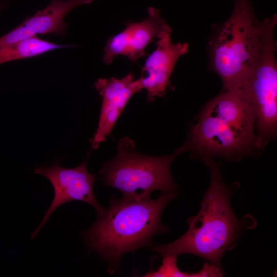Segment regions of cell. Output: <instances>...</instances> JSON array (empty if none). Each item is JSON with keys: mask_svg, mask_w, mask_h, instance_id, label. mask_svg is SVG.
Masks as SVG:
<instances>
[{"mask_svg": "<svg viewBox=\"0 0 277 277\" xmlns=\"http://www.w3.org/2000/svg\"><path fill=\"white\" fill-rule=\"evenodd\" d=\"M94 0H51L47 7L37 11L21 24L35 35L52 33L58 36L66 33L65 17L74 8L92 3Z\"/></svg>", "mask_w": 277, "mask_h": 277, "instance_id": "cell-11", "label": "cell"}, {"mask_svg": "<svg viewBox=\"0 0 277 277\" xmlns=\"http://www.w3.org/2000/svg\"><path fill=\"white\" fill-rule=\"evenodd\" d=\"M204 163L209 171L210 183L198 213L187 219V231L172 242L151 245L148 249L162 257L195 255L222 268L221 261L225 252L232 250L243 232L254 228L257 223L250 214L238 218L231 208V199L239 183L224 182L219 163L214 160Z\"/></svg>", "mask_w": 277, "mask_h": 277, "instance_id": "cell-1", "label": "cell"}, {"mask_svg": "<svg viewBox=\"0 0 277 277\" xmlns=\"http://www.w3.org/2000/svg\"><path fill=\"white\" fill-rule=\"evenodd\" d=\"M3 6H4V5H3V3L0 2V11L2 9Z\"/></svg>", "mask_w": 277, "mask_h": 277, "instance_id": "cell-14", "label": "cell"}, {"mask_svg": "<svg viewBox=\"0 0 277 277\" xmlns=\"http://www.w3.org/2000/svg\"><path fill=\"white\" fill-rule=\"evenodd\" d=\"M260 150L253 110L235 89L223 91L205 105L185 143L173 154L189 152L203 162L217 157L240 161Z\"/></svg>", "mask_w": 277, "mask_h": 277, "instance_id": "cell-2", "label": "cell"}, {"mask_svg": "<svg viewBox=\"0 0 277 277\" xmlns=\"http://www.w3.org/2000/svg\"><path fill=\"white\" fill-rule=\"evenodd\" d=\"M117 149L115 156L103 164L99 174L103 184L118 190L122 199H149L155 190L176 192L177 185L171 171L176 157L173 153L156 156L142 154L128 136L119 140Z\"/></svg>", "mask_w": 277, "mask_h": 277, "instance_id": "cell-5", "label": "cell"}, {"mask_svg": "<svg viewBox=\"0 0 277 277\" xmlns=\"http://www.w3.org/2000/svg\"><path fill=\"white\" fill-rule=\"evenodd\" d=\"M34 173L49 180L53 186L54 195L42 221L31 234L32 239L37 235L53 212L66 203L74 201L85 202L95 209L97 215L104 211L105 209L98 203L94 194L96 176L88 170L87 161L73 168L63 167L58 164L49 167H39L34 169Z\"/></svg>", "mask_w": 277, "mask_h": 277, "instance_id": "cell-7", "label": "cell"}, {"mask_svg": "<svg viewBox=\"0 0 277 277\" xmlns=\"http://www.w3.org/2000/svg\"><path fill=\"white\" fill-rule=\"evenodd\" d=\"M232 13L213 27L208 42L209 64L220 77L223 91L237 89L254 69L261 55L260 21L249 0H234Z\"/></svg>", "mask_w": 277, "mask_h": 277, "instance_id": "cell-4", "label": "cell"}, {"mask_svg": "<svg viewBox=\"0 0 277 277\" xmlns=\"http://www.w3.org/2000/svg\"><path fill=\"white\" fill-rule=\"evenodd\" d=\"M147 13L141 21L126 24L122 31L108 39L104 48L105 64H110L118 56L135 63L146 55L145 49L150 43L163 32L172 30L159 9L149 7Z\"/></svg>", "mask_w": 277, "mask_h": 277, "instance_id": "cell-8", "label": "cell"}, {"mask_svg": "<svg viewBox=\"0 0 277 277\" xmlns=\"http://www.w3.org/2000/svg\"><path fill=\"white\" fill-rule=\"evenodd\" d=\"M161 265L154 271H149L144 276H185L201 277L211 276L212 270L205 264L202 269L195 273H187L181 271L177 266L176 256L173 255L163 257Z\"/></svg>", "mask_w": 277, "mask_h": 277, "instance_id": "cell-13", "label": "cell"}, {"mask_svg": "<svg viewBox=\"0 0 277 277\" xmlns=\"http://www.w3.org/2000/svg\"><path fill=\"white\" fill-rule=\"evenodd\" d=\"M72 45H59L32 36L0 47V65L24 58L37 56L52 50Z\"/></svg>", "mask_w": 277, "mask_h": 277, "instance_id": "cell-12", "label": "cell"}, {"mask_svg": "<svg viewBox=\"0 0 277 277\" xmlns=\"http://www.w3.org/2000/svg\"><path fill=\"white\" fill-rule=\"evenodd\" d=\"M177 195L176 192L161 193L156 199L142 200L111 197L109 207L82 232L88 250L107 263L110 273L117 272L124 254L152 245L154 236L168 231L162 223V215Z\"/></svg>", "mask_w": 277, "mask_h": 277, "instance_id": "cell-3", "label": "cell"}, {"mask_svg": "<svg viewBox=\"0 0 277 277\" xmlns=\"http://www.w3.org/2000/svg\"><path fill=\"white\" fill-rule=\"evenodd\" d=\"M102 98L97 127L90 141L97 149L111 134L117 121L131 97L143 90L139 78L129 73L121 78H100L94 83Z\"/></svg>", "mask_w": 277, "mask_h": 277, "instance_id": "cell-9", "label": "cell"}, {"mask_svg": "<svg viewBox=\"0 0 277 277\" xmlns=\"http://www.w3.org/2000/svg\"><path fill=\"white\" fill-rule=\"evenodd\" d=\"M171 32L167 31L160 35L155 49L148 56L142 67L139 79L142 89L147 92L148 102L165 95L177 61L188 52V43L173 42Z\"/></svg>", "mask_w": 277, "mask_h": 277, "instance_id": "cell-10", "label": "cell"}, {"mask_svg": "<svg viewBox=\"0 0 277 277\" xmlns=\"http://www.w3.org/2000/svg\"><path fill=\"white\" fill-rule=\"evenodd\" d=\"M276 14L260 22L262 50L254 69L237 89L252 107L262 150L277 133Z\"/></svg>", "mask_w": 277, "mask_h": 277, "instance_id": "cell-6", "label": "cell"}]
</instances>
